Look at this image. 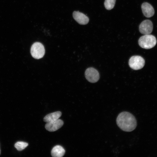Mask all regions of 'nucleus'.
<instances>
[{
    "instance_id": "obj_1",
    "label": "nucleus",
    "mask_w": 157,
    "mask_h": 157,
    "mask_svg": "<svg viewBox=\"0 0 157 157\" xmlns=\"http://www.w3.org/2000/svg\"><path fill=\"white\" fill-rule=\"evenodd\" d=\"M118 126L122 130L126 132L133 131L136 128V120L131 113L126 111L120 113L116 119Z\"/></svg>"
},
{
    "instance_id": "obj_2",
    "label": "nucleus",
    "mask_w": 157,
    "mask_h": 157,
    "mask_svg": "<svg viewBox=\"0 0 157 157\" xmlns=\"http://www.w3.org/2000/svg\"><path fill=\"white\" fill-rule=\"evenodd\" d=\"M156 43V40L154 35L149 34L144 35L141 37L138 40V44L142 48L148 49L154 47Z\"/></svg>"
},
{
    "instance_id": "obj_3",
    "label": "nucleus",
    "mask_w": 157,
    "mask_h": 157,
    "mask_svg": "<svg viewBox=\"0 0 157 157\" xmlns=\"http://www.w3.org/2000/svg\"><path fill=\"white\" fill-rule=\"evenodd\" d=\"M45 49L43 45L39 42H35L32 45L31 53L32 56L36 59L43 57L45 53Z\"/></svg>"
},
{
    "instance_id": "obj_4",
    "label": "nucleus",
    "mask_w": 157,
    "mask_h": 157,
    "mask_svg": "<svg viewBox=\"0 0 157 157\" xmlns=\"http://www.w3.org/2000/svg\"><path fill=\"white\" fill-rule=\"evenodd\" d=\"M145 61L142 57L139 56H132L129 59V64L132 69L137 70L142 69L144 66Z\"/></svg>"
},
{
    "instance_id": "obj_5",
    "label": "nucleus",
    "mask_w": 157,
    "mask_h": 157,
    "mask_svg": "<svg viewBox=\"0 0 157 157\" xmlns=\"http://www.w3.org/2000/svg\"><path fill=\"white\" fill-rule=\"evenodd\" d=\"M85 76L88 81L92 83L97 82L99 78L98 71L92 67L86 69L85 72Z\"/></svg>"
},
{
    "instance_id": "obj_6",
    "label": "nucleus",
    "mask_w": 157,
    "mask_h": 157,
    "mask_svg": "<svg viewBox=\"0 0 157 157\" xmlns=\"http://www.w3.org/2000/svg\"><path fill=\"white\" fill-rule=\"evenodd\" d=\"M153 29V24L149 20L147 19L142 21L139 27L140 33L144 35L149 34Z\"/></svg>"
},
{
    "instance_id": "obj_7",
    "label": "nucleus",
    "mask_w": 157,
    "mask_h": 157,
    "mask_svg": "<svg viewBox=\"0 0 157 157\" xmlns=\"http://www.w3.org/2000/svg\"><path fill=\"white\" fill-rule=\"evenodd\" d=\"M63 123L62 120L58 119L55 121L47 123L45 125V128L49 131H54L60 128L63 126Z\"/></svg>"
},
{
    "instance_id": "obj_8",
    "label": "nucleus",
    "mask_w": 157,
    "mask_h": 157,
    "mask_svg": "<svg viewBox=\"0 0 157 157\" xmlns=\"http://www.w3.org/2000/svg\"><path fill=\"white\" fill-rule=\"evenodd\" d=\"M73 16L74 19L80 24H86L89 21V19L87 16L78 11H74Z\"/></svg>"
},
{
    "instance_id": "obj_9",
    "label": "nucleus",
    "mask_w": 157,
    "mask_h": 157,
    "mask_svg": "<svg viewBox=\"0 0 157 157\" xmlns=\"http://www.w3.org/2000/svg\"><path fill=\"white\" fill-rule=\"evenodd\" d=\"M141 8L144 15L147 17H150L154 14V10L153 6L147 2L143 3L142 5Z\"/></svg>"
},
{
    "instance_id": "obj_10",
    "label": "nucleus",
    "mask_w": 157,
    "mask_h": 157,
    "mask_svg": "<svg viewBox=\"0 0 157 157\" xmlns=\"http://www.w3.org/2000/svg\"><path fill=\"white\" fill-rule=\"evenodd\" d=\"M65 153V150L61 146L57 145L54 146L51 151V155L53 157H61Z\"/></svg>"
},
{
    "instance_id": "obj_11",
    "label": "nucleus",
    "mask_w": 157,
    "mask_h": 157,
    "mask_svg": "<svg viewBox=\"0 0 157 157\" xmlns=\"http://www.w3.org/2000/svg\"><path fill=\"white\" fill-rule=\"evenodd\" d=\"M60 111H57L47 115L44 118V121L47 123L49 122L57 120L61 116Z\"/></svg>"
},
{
    "instance_id": "obj_12",
    "label": "nucleus",
    "mask_w": 157,
    "mask_h": 157,
    "mask_svg": "<svg viewBox=\"0 0 157 157\" xmlns=\"http://www.w3.org/2000/svg\"><path fill=\"white\" fill-rule=\"evenodd\" d=\"M28 145V143L22 141L17 142L15 144V147L19 151H21L25 148Z\"/></svg>"
},
{
    "instance_id": "obj_13",
    "label": "nucleus",
    "mask_w": 157,
    "mask_h": 157,
    "mask_svg": "<svg viewBox=\"0 0 157 157\" xmlns=\"http://www.w3.org/2000/svg\"><path fill=\"white\" fill-rule=\"evenodd\" d=\"M116 0H105L104 5L106 8L108 10L113 9Z\"/></svg>"
},
{
    "instance_id": "obj_14",
    "label": "nucleus",
    "mask_w": 157,
    "mask_h": 157,
    "mask_svg": "<svg viewBox=\"0 0 157 157\" xmlns=\"http://www.w3.org/2000/svg\"></svg>"
}]
</instances>
